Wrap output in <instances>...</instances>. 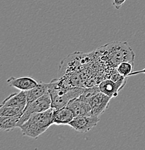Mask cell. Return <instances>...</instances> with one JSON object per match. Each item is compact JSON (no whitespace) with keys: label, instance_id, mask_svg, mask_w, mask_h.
<instances>
[{"label":"cell","instance_id":"6da1fadb","mask_svg":"<svg viewBox=\"0 0 145 150\" xmlns=\"http://www.w3.org/2000/svg\"><path fill=\"white\" fill-rule=\"evenodd\" d=\"M98 54L110 69L117 68L122 62L134 63L135 54L127 42L113 41L98 48Z\"/></svg>","mask_w":145,"mask_h":150},{"label":"cell","instance_id":"ac0fdd59","mask_svg":"<svg viewBox=\"0 0 145 150\" xmlns=\"http://www.w3.org/2000/svg\"><path fill=\"white\" fill-rule=\"evenodd\" d=\"M139 74H145V68L143 69L139 70V71H132L130 74H129V76H133V75H137Z\"/></svg>","mask_w":145,"mask_h":150},{"label":"cell","instance_id":"2e32d148","mask_svg":"<svg viewBox=\"0 0 145 150\" xmlns=\"http://www.w3.org/2000/svg\"><path fill=\"white\" fill-rule=\"evenodd\" d=\"M100 90L99 88V86H92V87H87L85 88L83 93L80 95V98H82L85 100L89 101V100L94 96L96 94L99 93Z\"/></svg>","mask_w":145,"mask_h":150},{"label":"cell","instance_id":"9a60e30c","mask_svg":"<svg viewBox=\"0 0 145 150\" xmlns=\"http://www.w3.org/2000/svg\"><path fill=\"white\" fill-rule=\"evenodd\" d=\"M134 63L129 62H122L117 67V69L121 75L125 77L129 76V74L133 71Z\"/></svg>","mask_w":145,"mask_h":150},{"label":"cell","instance_id":"52a82bcc","mask_svg":"<svg viewBox=\"0 0 145 150\" xmlns=\"http://www.w3.org/2000/svg\"><path fill=\"white\" fill-rule=\"evenodd\" d=\"M126 78L118 82H114L110 79H104L100 82L98 86L100 90V92L109 96L110 98H113L118 96L119 92L124 88L126 85Z\"/></svg>","mask_w":145,"mask_h":150},{"label":"cell","instance_id":"5b68a950","mask_svg":"<svg viewBox=\"0 0 145 150\" xmlns=\"http://www.w3.org/2000/svg\"><path fill=\"white\" fill-rule=\"evenodd\" d=\"M100 120V117L95 115H79L74 117L72 121L69 123V126H71L74 130L84 134L96 126Z\"/></svg>","mask_w":145,"mask_h":150},{"label":"cell","instance_id":"5bb4252c","mask_svg":"<svg viewBox=\"0 0 145 150\" xmlns=\"http://www.w3.org/2000/svg\"><path fill=\"white\" fill-rule=\"evenodd\" d=\"M24 110L17 107L0 106V116H16L23 115Z\"/></svg>","mask_w":145,"mask_h":150},{"label":"cell","instance_id":"7c38bea8","mask_svg":"<svg viewBox=\"0 0 145 150\" xmlns=\"http://www.w3.org/2000/svg\"><path fill=\"white\" fill-rule=\"evenodd\" d=\"M49 90V83H44L43 82H38L35 87L30 90L25 91L27 98V105L33 102L46 94Z\"/></svg>","mask_w":145,"mask_h":150},{"label":"cell","instance_id":"4fadbf2b","mask_svg":"<svg viewBox=\"0 0 145 150\" xmlns=\"http://www.w3.org/2000/svg\"><path fill=\"white\" fill-rule=\"evenodd\" d=\"M20 115L16 116H0V131L9 132L18 127Z\"/></svg>","mask_w":145,"mask_h":150},{"label":"cell","instance_id":"3957f363","mask_svg":"<svg viewBox=\"0 0 145 150\" xmlns=\"http://www.w3.org/2000/svg\"><path fill=\"white\" fill-rule=\"evenodd\" d=\"M53 112L54 108H51L46 111L32 114L29 119L20 127L22 134L37 139L53 125Z\"/></svg>","mask_w":145,"mask_h":150},{"label":"cell","instance_id":"277c9868","mask_svg":"<svg viewBox=\"0 0 145 150\" xmlns=\"http://www.w3.org/2000/svg\"><path fill=\"white\" fill-rule=\"evenodd\" d=\"M50 108H51V98L49 92H48L38 99L26 105L24 112L18 123V127L20 128L23 123H25L32 114L46 111Z\"/></svg>","mask_w":145,"mask_h":150},{"label":"cell","instance_id":"9c48e42d","mask_svg":"<svg viewBox=\"0 0 145 150\" xmlns=\"http://www.w3.org/2000/svg\"><path fill=\"white\" fill-rule=\"evenodd\" d=\"M7 83L11 87L20 90V91H27L33 88L34 87L38 84L35 79L28 76H23V77H10L7 80Z\"/></svg>","mask_w":145,"mask_h":150},{"label":"cell","instance_id":"7a4b0ae2","mask_svg":"<svg viewBox=\"0 0 145 150\" xmlns=\"http://www.w3.org/2000/svg\"><path fill=\"white\" fill-rule=\"evenodd\" d=\"M85 87L61 85L57 79H53L49 83V92L51 98V108L61 109L67 105L72 100L79 98L83 93Z\"/></svg>","mask_w":145,"mask_h":150},{"label":"cell","instance_id":"e0dca14e","mask_svg":"<svg viewBox=\"0 0 145 150\" xmlns=\"http://www.w3.org/2000/svg\"><path fill=\"white\" fill-rule=\"evenodd\" d=\"M126 0H113V5L116 9H119Z\"/></svg>","mask_w":145,"mask_h":150},{"label":"cell","instance_id":"8992f818","mask_svg":"<svg viewBox=\"0 0 145 150\" xmlns=\"http://www.w3.org/2000/svg\"><path fill=\"white\" fill-rule=\"evenodd\" d=\"M110 99L111 98L102 92H100L92 97L88 101L92 109V115L100 117L108 107Z\"/></svg>","mask_w":145,"mask_h":150},{"label":"cell","instance_id":"ba28073f","mask_svg":"<svg viewBox=\"0 0 145 150\" xmlns=\"http://www.w3.org/2000/svg\"><path fill=\"white\" fill-rule=\"evenodd\" d=\"M71 110L74 117L79 115H91L92 109L88 101L85 100L80 97L72 100L66 106Z\"/></svg>","mask_w":145,"mask_h":150},{"label":"cell","instance_id":"30bf717a","mask_svg":"<svg viewBox=\"0 0 145 150\" xmlns=\"http://www.w3.org/2000/svg\"><path fill=\"white\" fill-rule=\"evenodd\" d=\"M27 105V98L25 91L13 93L2 101L0 106H12L17 107L24 110Z\"/></svg>","mask_w":145,"mask_h":150},{"label":"cell","instance_id":"8fae6325","mask_svg":"<svg viewBox=\"0 0 145 150\" xmlns=\"http://www.w3.org/2000/svg\"><path fill=\"white\" fill-rule=\"evenodd\" d=\"M74 118L73 112L67 107L61 109H54L53 112V124L69 125Z\"/></svg>","mask_w":145,"mask_h":150}]
</instances>
